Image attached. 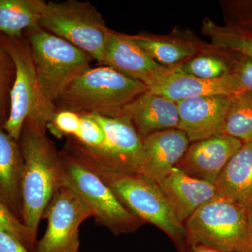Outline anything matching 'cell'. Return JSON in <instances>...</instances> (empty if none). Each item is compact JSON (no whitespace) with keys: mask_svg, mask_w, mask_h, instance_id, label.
<instances>
[{"mask_svg":"<svg viewBox=\"0 0 252 252\" xmlns=\"http://www.w3.org/2000/svg\"><path fill=\"white\" fill-rule=\"evenodd\" d=\"M62 150L98 176L132 215L163 231L178 251L187 245L185 224L176 217L157 183L138 174L111 170L95 160L72 137H67Z\"/></svg>","mask_w":252,"mask_h":252,"instance_id":"6da1fadb","label":"cell"},{"mask_svg":"<svg viewBox=\"0 0 252 252\" xmlns=\"http://www.w3.org/2000/svg\"><path fill=\"white\" fill-rule=\"evenodd\" d=\"M18 143L24 160L22 222L36 240L46 205L64 185L65 163L46 130L31 118L25 122Z\"/></svg>","mask_w":252,"mask_h":252,"instance_id":"7a4b0ae2","label":"cell"},{"mask_svg":"<svg viewBox=\"0 0 252 252\" xmlns=\"http://www.w3.org/2000/svg\"><path fill=\"white\" fill-rule=\"evenodd\" d=\"M148 91L140 81L126 77L104 64L78 76L54 101L56 111L100 117H123L127 104Z\"/></svg>","mask_w":252,"mask_h":252,"instance_id":"3957f363","label":"cell"},{"mask_svg":"<svg viewBox=\"0 0 252 252\" xmlns=\"http://www.w3.org/2000/svg\"><path fill=\"white\" fill-rule=\"evenodd\" d=\"M0 44L12 60L16 70L10 93L9 116L2 127L10 137L18 141L28 118L46 131L56 109L41 90L26 36L10 37L0 34Z\"/></svg>","mask_w":252,"mask_h":252,"instance_id":"277c9868","label":"cell"},{"mask_svg":"<svg viewBox=\"0 0 252 252\" xmlns=\"http://www.w3.org/2000/svg\"><path fill=\"white\" fill-rule=\"evenodd\" d=\"M187 245H203L220 252H252L248 210L217 196L185 223Z\"/></svg>","mask_w":252,"mask_h":252,"instance_id":"5b68a950","label":"cell"},{"mask_svg":"<svg viewBox=\"0 0 252 252\" xmlns=\"http://www.w3.org/2000/svg\"><path fill=\"white\" fill-rule=\"evenodd\" d=\"M24 35L41 90L53 104L78 76L92 67L94 60L89 54L40 26L26 31Z\"/></svg>","mask_w":252,"mask_h":252,"instance_id":"8992f818","label":"cell"},{"mask_svg":"<svg viewBox=\"0 0 252 252\" xmlns=\"http://www.w3.org/2000/svg\"><path fill=\"white\" fill-rule=\"evenodd\" d=\"M39 26L89 54L103 64L104 49L109 28L89 1H46Z\"/></svg>","mask_w":252,"mask_h":252,"instance_id":"52a82bcc","label":"cell"},{"mask_svg":"<svg viewBox=\"0 0 252 252\" xmlns=\"http://www.w3.org/2000/svg\"><path fill=\"white\" fill-rule=\"evenodd\" d=\"M66 167L64 185L79 195L91 212L96 224L112 234H130L140 229L143 221L129 212L108 186L87 167L61 150Z\"/></svg>","mask_w":252,"mask_h":252,"instance_id":"ba28073f","label":"cell"},{"mask_svg":"<svg viewBox=\"0 0 252 252\" xmlns=\"http://www.w3.org/2000/svg\"><path fill=\"white\" fill-rule=\"evenodd\" d=\"M91 217L93 212L84 200L70 187L63 186L43 212L47 228L34 252H80L79 228Z\"/></svg>","mask_w":252,"mask_h":252,"instance_id":"9c48e42d","label":"cell"},{"mask_svg":"<svg viewBox=\"0 0 252 252\" xmlns=\"http://www.w3.org/2000/svg\"><path fill=\"white\" fill-rule=\"evenodd\" d=\"M94 116L103 128L104 143L97 149L83 147L95 160L111 170L140 175L143 142L132 122L125 117Z\"/></svg>","mask_w":252,"mask_h":252,"instance_id":"30bf717a","label":"cell"},{"mask_svg":"<svg viewBox=\"0 0 252 252\" xmlns=\"http://www.w3.org/2000/svg\"><path fill=\"white\" fill-rule=\"evenodd\" d=\"M103 64L126 77L140 81L147 88L156 84L174 67L158 64L126 34L111 29L104 44Z\"/></svg>","mask_w":252,"mask_h":252,"instance_id":"8fae6325","label":"cell"},{"mask_svg":"<svg viewBox=\"0 0 252 252\" xmlns=\"http://www.w3.org/2000/svg\"><path fill=\"white\" fill-rule=\"evenodd\" d=\"M242 145L241 141L224 133L192 142L176 167L190 177L215 185Z\"/></svg>","mask_w":252,"mask_h":252,"instance_id":"7c38bea8","label":"cell"},{"mask_svg":"<svg viewBox=\"0 0 252 252\" xmlns=\"http://www.w3.org/2000/svg\"><path fill=\"white\" fill-rule=\"evenodd\" d=\"M230 96L193 97L177 102V129L185 132L190 143L223 133Z\"/></svg>","mask_w":252,"mask_h":252,"instance_id":"4fadbf2b","label":"cell"},{"mask_svg":"<svg viewBox=\"0 0 252 252\" xmlns=\"http://www.w3.org/2000/svg\"><path fill=\"white\" fill-rule=\"evenodd\" d=\"M158 64L173 67L206 51L213 46L204 42L192 32L175 28L167 34H127Z\"/></svg>","mask_w":252,"mask_h":252,"instance_id":"5bb4252c","label":"cell"},{"mask_svg":"<svg viewBox=\"0 0 252 252\" xmlns=\"http://www.w3.org/2000/svg\"><path fill=\"white\" fill-rule=\"evenodd\" d=\"M142 142L140 175L157 184L177 166L190 144L187 134L177 128L154 132L143 137Z\"/></svg>","mask_w":252,"mask_h":252,"instance_id":"9a60e30c","label":"cell"},{"mask_svg":"<svg viewBox=\"0 0 252 252\" xmlns=\"http://www.w3.org/2000/svg\"><path fill=\"white\" fill-rule=\"evenodd\" d=\"M148 91L176 102L205 96H232L244 91L233 74L215 79H199L178 72L177 67L148 88Z\"/></svg>","mask_w":252,"mask_h":252,"instance_id":"2e32d148","label":"cell"},{"mask_svg":"<svg viewBox=\"0 0 252 252\" xmlns=\"http://www.w3.org/2000/svg\"><path fill=\"white\" fill-rule=\"evenodd\" d=\"M158 185L184 224L194 212L217 196L215 185L190 177L176 167Z\"/></svg>","mask_w":252,"mask_h":252,"instance_id":"e0dca14e","label":"cell"},{"mask_svg":"<svg viewBox=\"0 0 252 252\" xmlns=\"http://www.w3.org/2000/svg\"><path fill=\"white\" fill-rule=\"evenodd\" d=\"M142 138L158 131L177 128V103L172 99L146 91L127 104L123 112Z\"/></svg>","mask_w":252,"mask_h":252,"instance_id":"ac0fdd59","label":"cell"},{"mask_svg":"<svg viewBox=\"0 0 252 252\" xmlns=\"http://www.w3.org/2000/svg\"><path fill=\"white\" fill-rule=\"evenodd\" d=\"M24 160L18 141L0 125V200L22 221Z\"/></svg>","mask_w":252,"mask_h":252,"instance_id":"d6986e66","label":"cell"},{"mask_svg":"<svg viewBox=\"0 0 252 252\" xmlns=\"http://www.w3.org/2000/svg\"><path fill=\"white\" fill-rule=\"evenodd\" d=\"M217 196L248 209L252 204V141L244 142L220 172Z\"/></svg>","mask_w":252,"mask_h":252,"instance_id":"ffe728a7","label":"cell"},{"mask_svg":"<svg viewBox=\"0 0 252 252\" xmlns=\"http://www.w3.org/2000/svg\"><path fill=\"white\" fill-rule=\"evenodd\" d=\"M44 0H0V34L22 36L39 26Z\"/></svg>","mask_w":252,"mask_h":252,"instance_id":"44dd1931","label":"cell"},{"mask_svg":"<svg viewBox=\"0 0 252 252\" xmlns=\"http://www.w3.org/2000/svg\"><path fill=\"white\" fill-rule=\"evenodd\" d=\"M201 32L217 49L252 59V34L227 26H219L209 17L204 18Z\"/></svg>","mask_w":252,"mask_h":252,"instance_id":"7402d4cb","label":"cell"},{"mask_svg":"<svg viewBox=\"0 0 252 252\" xmlns=\"http://www.w3.org/2000/svg\"><path fill=\"white\" fill-rule=\"evenodd\" d=\"M223 133L243 143L252 141V91L230 96Z\"/></svg>","mask_w":252,"mask_h":252,"instance_id":"603a6c76","label":"cell"},{"mask_svg":"<svg viewBox=\"0 0 252 252\" xmlns=\"http://www.w3.org/2000/svg\"><path fill=\"white\" fill-rule=\"evenodd\" d=\"M182 74L203 79H215L225 77L230 72L228 55L223 50L212 48L177 66Z\"/></svg>","mask_w":252,"mask_h":252,"instance_id":"cb8c5ba5","label":"cell"},{"mask_svg":"<svg viewBox=\"0 0 252 252\" xmlns=\"http://www.w3.org/2000/svg\"><path fill=\"white\" fill-rule=\"evenodd\" d=\"M225 26L252 34V0H221Z\"/></svg>","mask_w":252,"mask_h":252,"instance_id":"d4e9b609","label":"cell"},{"mask_svg":"<svg viewBox=\"0 0 252 252\" xmlns=\"http://www.w3.org/2000/svg\"><path fill=\"white\" fill-rule=\"evenodd\" d=\"M15 67L12 60L0 44V125L9 116L10 93L15 79Z\"/></svg>","mask_w":252,"mask_h":252,"instance_id":"484cf974","label":"cell"},{"mask_svg":"<svg viewBox=\"0 0 252 252\" xmlns=\"http://www.w3.org/2000/svg\"><path fill=\"white\" fill-rule=\"evenodd\" d=\"M0 230L12 235L30 250L34 252L36 240L28 227L14 216L0 200Z\"/></svg>","mask_w":252,"mask_h":252,"instance_id":"4316f807","label":"cell"},{"mask_svg":"<svg viewBox=\"0 0 252 252\" xmlns=\"http://www.w3.org/2000/svg\"><path fill=\"white\" fill-rule=\"evenodd\" d=\"M81 115L71 111H56L48 124L46 130L58 139L72 137L77 135L80 129Z\"/></svg>","mask_w":252,"mask_h":252,"instance_id":"83f0119b","label":"cell"},{"mask_svg":"<svg viewBox=\"0 0 252 252\" xmlns=\"http://www.w3.org/2000/svg\"><path fill=\"white\" fill-rule=\"evenodd\" d=\"M80 129L74 140L86 148L97 149L103 144L105 136L102 126L95 116L80 114Z\"/></svg>","mask_w":252,"mask_h":252,"instance_id":"f1b7e54d","label":"cell"},{"mask_svg":"<svg viewBox=\"0 0 252 252\" xmlns=\"http://www.w3.org/2000/svg\"><path fill=\"white\" fill-rule=\"evenodd\" d=\"M227 53L229 59L230 74L236 78L244 91H252V59L242 55Z\"/></svg>","mask_w":252,"mask_h":252,"instance_id":"f546056e","label":"cell"},{"mask_svg":"<svg viewBox=\"0 0 252 252\" xmlns=\"http://www.w3.org/2000/svg\"><path fill=\"white\" fill-rule=\"evenodd\" d=\"M0 252H32L12 235L0 230Z\"/></svg>","mask_w":252,"mask_h":252,"instance_id":"4dcf8cb0","label":"cell"},{"mask_svg":"<svg viewBox=\"0 0 252 252\" xmlns=\"http://www.w3.org/2000/svg\"><path fill=\"white\" fill-rule=\"evenodd\" d=\"M179 252H220L215 249L203 245H187Z\"/></svg>","mask_w":252,"mask_h":252,"instance_id":"1f68e13d","label":"cell"},{"mask_svg":"<svg viewBox=\"0 0 252 252\" xmlns=\"http://www.w3.org/2000/svg\"><path fill=\"white\" fill-rule=\"evenodd\" d=\"M248 218L249 225L252 233V204L251 206L248 209Z\"/></svg>","mask_w":252,"mask_h":252,"instance_id":"d6a6232c","label":"cell"}]
</instances>
